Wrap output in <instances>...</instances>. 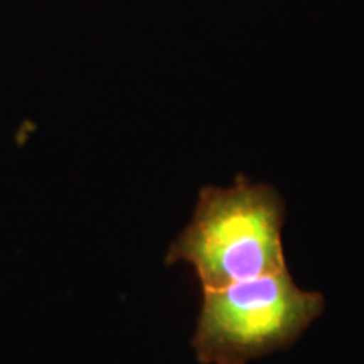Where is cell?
I'll return each instance as SVG.
<instances>
[{
	"mask_svg": "<svg viewBox=\"0 0 364 364\" xmlns=\"http://www.w3.org/2000/svg\"><path fill=\"white\" fill-rule=\"evenodd\" d=\"M287 208L265 182L238 176L231 186H204L189 225L166 255L167 265L194 267L203 289L216 290L287 268L282 230Z\"/></svg>",
	"mask_w": 364,
	"mask_h": 364,
	"instance_id": "cell-1",
	"label": "cell"
},
{
	"mask_svg": "<svg viewBox=\"0 0 364 364\" xmlns=\"http://www.w3.org/2000/svg\"><path fill=\"white\" fill-rule=\"evenodd\" d=\"M322 294L295 285L289 268L225 289H203L193 336L201 364H248L290 348L317 317Z\"/></svg>",
	"mask_w": 364,
	"mask_h": 364,
	"instance_id": "cell-2",
	"label": "cell"
}]
</instances>
